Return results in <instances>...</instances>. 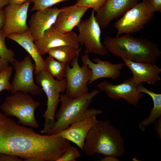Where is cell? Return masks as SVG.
<instances>
[{"label":"cell","instance_id":"1","mask_svg":"<svg viewBox=\"0 0 161 161\" xmlns=\"http://www.w3.org/2000/svg\"><path fill=\"white\" fill-rule=\"evenodd\" d=\"M71 146L65 139L37 133L0 112V153L56 161Z\"/></svg>","mask_w":161,"mask_h":161},{"label":"cell","instance_id":"2","mask_svg":"<svg viewBox=\"0 0 161 161\" xmlns=\"http://www.w3.org/2000/svg\"><path fill=\"white\" fill-rule=\"evenodd\" d=\"M124 144V140L118 129L108 120H98L89 131L83 151L89 156L102 154L105 157L102 161L117 160L125 153Z\"/></svg>","mask_w":161,"mask_h":161},{"label":"cell","instance_id":"3","mask_svg":"<svg viewBox=\"0 0 161 161\" xmlns=\"http://www.w3.org/2000/svg\"><path fill=\"white\" fill-rule=\"evenodd\" d=\"M103 44L114 55L136 62L155 64L161 55L157 44L130 34L117 37H107Z\"/></svg>","mask_w":161,"mask_h":161},{"label":"cell","instance_id":"4","mask_svg":"<svg viewBox=\"0 0 161 161\" xmlns=\"http://www.w3.org/2000/svg\"><path fill=\"white\" fill-rule=\"evenodd\" d=\"M100 91L95 89L75 98L61 94V105L55 114L56 120L47 134H56L76 121L101 114L103 111L101 110L88 108L92 99Z\"/></svg>","mask_w":161,"mask_h":161},{"label":"cell","instance_id":"5","mask_svg":"<svg viewBox=\"0 0 161 161\" xmlns=\"http://www.w3.org/2000/svg\"><path fill=\"white\" fill-rule=\"evenodd\" d=\"M36 75V83L41 86L47 97V109L42 115L44 123L40 131L41 134H47L55 121V113L60 102V93L65 91L66 81L65 78L60 80L55 79L45 69Z\"/></svg>","mask_w":161,"mask_h":161},{"label":"cell","instance_id":"6","mask_svg":"<svg viewBox=\"0 0 161 161\" xmlns=\"http://www.w3.org/2000/svg\"><path fill=\"white\" fill-rule=\"evenodd\" d=\"M7 97L0 106L6 116L17 117L18 123L32 128H38L39 125L35 116L36 109L40 103L36 101L28 93L18 91Z\"/></svg>","mask_w":161,"mask_h":161},{"label":"cell","instance_id":"7","mask_svg":"<svg viewBox=\"0 0 161 161\" xmlns=\"http://www.w3.org/2000/svg\"><path fill=\"white\" fill-rule=\"evenodd\" d=\"M155 11L151 0H142L123 14L114 24L116 37L121 34L140 32L154 18Z\"/></svg>","mask_w":161,"mask_h":161},{"label":"cell","instance_id":"8","mask_svg":"<svg viewBox=\"0 0 161 161\" xmlns=\"http://www.w3.org/2000/svg\"><path fill=\"white\" fill-rule=\"evenodd\" d=\"M32 59L29 55L21 61L15 59L12 64L15 71L10 91L12 94L20 91L36 95L42 92V88L34 82L33 72L35 66Z\"/></svg>","mask_w":161,"mask_h":161},{"label":"cell","instance_id":"9","mask_svg":"<svg viewBox=\"0 0 161 161\" xmlns=\"http://www.w3.org/2000/svg\"><path fill=\"white\" fill-rule=\"evenodd\" d=\"M81 51L75 58L65 65V78L66 81L65 94L72 98L80 97L89 92L87 85L92 76V72L88 66L83 64L80 66L78 63V56Z\"/></svg>","mask_w":161,"mask_h":161},{"label":"cell","instance_id":"10","mask_svg":"<svg viewBox=\"0 0 161 161\" xmlns=\"http://www.w3.org/2000/svg\"><path fill=\"white\" fill-rule=\"evenodd\" d=\"M95 12L92 10L90 16L86 20H81L77 26L79 43L85 47L84 52L104 56L108 50L101 41L100 27L97 21Z\"/></svg>","mask_w":161,"mask_h":161},{"label":"cell","instance_id":"11","mask_svg":"<svg viewBox=\"0 0 161 161\" xmlns=\"http://www.w3.org/2000/svg\"><path fill=\"white\" fill-rule=\"evenodd\" d=\"M34 43L41 56L47 54L50 49L61 46H69L76 49L79 48L77 34L75 32H65L52 25L43 35Z\"/></svg>","mask_w":161,"mask_h":161},{"label":"cell","instance_id":"12","mask_svg":"<svg viewBox=\"0 0 161 161\" xmlns=\"http://www.w3.org/2000/svg\"><path fill=\"white\" fill-rule=\"evenodd\" d=\"M138 84L133 77H131L118 84H114L110 82L104 81L99 83L97 86L100 91L104 92L113 100L123 98L129 104L136 106L144 96L143 93L138 91Z\"/></svg>","mask_w":161,"mask_h":161},{"label":"cell","instance_id":"13","mask_svg":"<svg viewBox=\"0 0 161 161\" xmlns=\"http://www.w3.org/2000/svg\"><path fill=\"white\" fill-rule=\"evenodd\" d=\"M31 1L21 4H9L4 8L5 21L2 30L6 38L11 34H21L29 29L27 24L28 10Z\"/></svg>","mask_w":161,"mask_h":161},{"label":"cell","instance_id":"14","mask_svg":"<svg viewBox=\"0 0 161 161\" xmlns=\"http://www.w3.org/2000/svg\"><path fill=\"white\" fill-rule=\"evenodd\" d=\"M139 0H106L96 12V19L102 28L114 19L123 15Z\"/></svg>","mask_w":161,"mask_h":161},{"label":"cell","instance_id":"15","mask_svg":"<svg viewBox=\"0 0 161 161\" xmlns=\"http://www.w3.org/2000/svg\"><path fill=\"white\" fill-rule=\"evenodd\" d=\"M93 60L95 63L90 60L88 54L85 53L81 58L83 64L87 65L92 72V77L88 84L102 78L114 80L118 78L121 70L125 66L124 63L112 64L109 61H103L98 58H95Z\"/></svg>","mask_w":161,"mask_h":161},{"label":"cell","instance_id":"16","mask_svg":"<svg viewBox=\"0 0 161 161\" xmlns=\"http://www.w3.org/2000/svg\"><path fill=\"white\" fill-rule=\"evenodd\" d=\"M60 10L56 7H51L37 10L32 15L28 26L34 41L41 38L54 24Z\"/></svg>","mask_w":161,"mask_h":161},{"label":"cell","instance_id":"17","mask_svg":"<svg viewBox=\"0 0 161 161\" xmlns=\"http://www.w3.org/2000/svg\"><path fill=\"white\" fill-rule=\"evenodd\" d=\"M98 120L95 116L85 118L72 123L67 128L55 134L75 143L83 151L89 131Z\"/></svg>","mask_w":161,"mask_h":161},{"label":"cell","instance_id":"18","mask_svg":"<svg viewBox=\"0 0 161 161\" xmlns=\"http://www.w3.org/2000/svg\"><path fill=\"white\" fill-rule=\"evenodd\" d=\"M121 59L132 72L136 84L145 82L148 84L154 85L157 82L161 80L159 75L161 69L155 64L136 62Z\"/></svg>","mask_w":161,"mask_h":161},{"label":"cell","instance_id":"19","mask_svg":"<svg viewBox=\"0 0 161 161\" xmlns=\"http://www.w3.org/2000/svg\"><path fill=\"white\" fill-rule=\"evenodd\" d=\"M89 8L75 4L61 8L54 24L61 30L70 32L80 23Z\"/></svg>","mask_w":161,"mask_h":161},{"label":"cell","instance_id":"20","mask_svg":"<svg viewBox=\"0 0 161 161\" xmlns=\"http://www.w3.org/2000/svg\"><path fill=\"white\" fill-rule=\"evenodd\" d=\"M7 38L17 43L29 53L35 62V75L45 69L44 59L38 52L29 29L24 33L11 34Z\"/></svg>","mask_w":161,"mask_h":161},{"label":"cell","instance_id":"21","mask_svg":"<svg viewBox=\"0 0 161 161\" xmlns=\"http://www.w3.org/2000/svg\"><path fill=\"white\" fill-rule=\"evenodd\" d=\"M139 91L148 95L152 99L153 106L148 117L139 123V128L144 131L146 127L155 122L161 116V94L155 93L148 89L142 84L138 87Z\"/></svg>","mask_w":161,"mask_h":161},{"label":"cell","instance_id":"22","mask_svg":"<svg viewBox=\"0 0 161 161\" xmlns=\"http://www.w3.org/2000/svg\"><path fill=\"white\" fill-rule=\"evenodd\" d=\"M81 48L77 49L67 46H61L49 49L47 54L54 59L66 65L70 63L75 57Z\"/></svg>","mask_w":161,"mask_h":161},{"label":"cell","instance_id":"23","mask_svg":"<svg viewBox=\"0 0 161 161\" xmlns=\"http://www.w3.org/2000/svg\"><path fill=\"white\" fill-rule=\"evenodd\" d=\"M44 63L45 69L52 77L59 80L65 78L66 65L49 55L44 60Z\"/></svg>","mask_w":161,"mask_h":161},{"label":"cell","instance_id":"24","mask_svg":"<svg viewBox=\"0 0 161 161\" xmlns=\"http://www.w3.org/2000/svg\"><path fill=\"white\" fill-rule=\"evenodd\" d=\"M6 38L2 30H0V57L12 64L15 59L14 52L7 47L5 42Z\"/></svg>","mask_w":161,"mask_h":161},{"label":"cell","instance_id":"25","mask_svg":"<svg viewBox=\"0 0 161 161\" xmlns=\"http://www.w3.org/2000/svg\"><path fill=\"white\" fill-rule=\"evenodd\" d=\"M13 67L8 66L0 72V92L3 90L10 91L11 83L9 81L13 72Z\"/></svg>","mask_w":161,"mask_h":161},{"label":"cell","instance_id":"26","mask_svg":"<svg viewBox=\"0 0 161 161\" xmlns=\"http://www.w3.org/2000/svg\"><path fill=\"white\" fill-rule=\"evenodd\" d=\"M81 155L78 148L71 146L56 161H75Z\"/></svg>","mask_w":161,"mask_h":161},{"label":"cell","instance_id":"27","mask_svg":"<svg viewBox=\"0 0 161 161\" xmlns=\"http://www.w3.org/2000/svg\"><path fill=\"white\" fill-rule=\"evenodd\" d=\"M33 3L31 11L51 7L53 5L61 2L68 0H29Z\"/></svg>","mask_w":161,"mask_h":161},{"label":"cell","instance_id":"28","mask_svg":"<svg viewBox=\"0 0 161 161\" xmlns=\"http://www.w3.org/2000/svg\"><path fill=\"white\" fill-rule=\"evenodd\" d=\"M106 0H77L75 4L81 7L92 8L96 12Z\"/></svg>","mask_w":161,"mask_h":161},{"label":"cell","instance_id":"29","mask_svg":"<svg viewBox=\"0 0 161 161\" xmlns=\"http://www.w3.org/2000/svg\"><path fill=\"white\" fill-rule=\"evenodd\" d=\"M22 158L17 156L5 154L0 153V161H22Z\"/></svg>","mask_w":161,"mask_h":161},{"label":"cell","instance_id":"30","mask_svg":"<svg viewBox=\"0 0 161 161\" xmlns=\"http://www.w3.org/2000/svg\"><path fill=\"white\" fill-rule=\"evenodd\" d=\"M155 10L156 12H161V0H151Z\"/></svg>","mask_w":161,"mask_h":161},{"label":"cell","instance_id":"31","mask_svg":"<svg viewBox=\"0 0 161 161\" xmlns=\"http://www.w3.org/2000/svg\"><path fill=\"white\" fill-rule=\"evenodd\" d=\"M5 21V15L4 10H0V30L4 27Z\"/></svg>","mask_w":161,"mask_h":161},{"label":"cell","instance_id":"32","mask_svg":"<svg viewBox=\"0 0 161 161\" xmlns=\"http://www.w3.org/2000/svg\"><path fill=\"white\" fill-rule=\"evenodd\" d=\"M8 66V62L6 60L0 57V72Z\"/></svg>","mask_w":161,"mask_h":161},{"label":"cell","instance_id":"33","mask_svg":"<svg viewBox=\"0 0 161 161\" xmlns=\"http://www.w3.org/2000/svg\"><path fill=\"white\" fill-rule=\"evenodd\" d=\"M10 0H0V10L3 8L10 4Z\"/></svg>","mask_w":161,"mask_h":161},{"label":"cell","instance_id":"34","mask_svg":"<svg viewBox=\"0 0 161 161\" xmlns=\"http://www.w3.org/2000/svg\"><path fill=\"white\" fill-rule=\"evenodd\" d=\"M28 0H10L9 4H22Z\"/></svg>","mask_w":161,"mask_h":161}]
</instances>
